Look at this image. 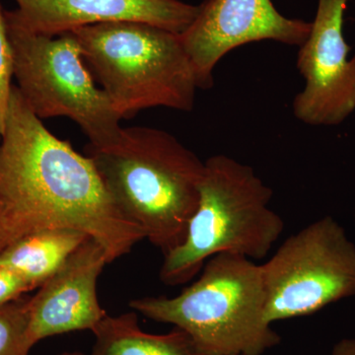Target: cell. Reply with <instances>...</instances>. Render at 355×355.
<instances>
[{"instance_id": "obj_7", "label": "cell", "mask_w": 355, "mask_h": 355, "mask_svg": "<svg viewBox=\"0 0 355 355\" xmlns=\"http://www.w3.org/2000/svg\"><path fill=\"white\" fill-rule=\"evenodd\" d=\"M261 268L270 324L355 295V244L331 216L289 236Z\"/></svg>"}, {"instance_id": "obj_1", "label": "cell", "mask_w": 355, "mask_h": 355, "mask_svg": "<svg viewBox=\"0 0 355 355\" xmlns=\"http://www.w3.org/2000/svg\"><path fill=\"white\" fill-rule=\"evenodd\" d=\"M51 229L84 233L104 248L110 263L146 239L114 202L92 161L44 127L13 85L0 135V253Z\"/></svg>"}, {"instance_id": "obj_3", "label": "cell", "mask_w": 355, "mask_h": 355, "mask_svg": "<svg viewBox=\"0 0 355 355\" xmlns=\"http://www.w3.org/2000/svg\"><path fill=\"white\" fill-rule=\"evenodd\" d=\"M266 301L261 265L222 253L179 295L133 299L130 306L186 331L202 355H263L280 343L266 320Z\"/></svg>"}, {"instance_id": "obj_16", "label": "cell", "mask_w": 355, "mask_h": 355, "mask_svg": "<svg viewBox=\"0 0 355 355\" xmlns=\"http://www.w3.org/2000/svg\"><path fill=\"white\" fill-rule=\"evenodd\" d=\"M31 291V286L17 273L0 266V305L16 300Z\"/></svg>"}, {"instance_id": "obj_8", "label": "cell", "mask_w": 355, "mask_h": 355, "mask_svg": "<svg viewBox=\"0 0 355 355\" xmlns=\"http://www.w3.org/2000/svg\"><path fill=\"white\" fill-rule=\"evenodd\" d=\"M349 0H319L309 36L299 46L305 87L294 98V116L306 125L336 127L355 111V55L343 35Z\"/></svg>"}, {"instance_id": "obj_18", "label": "cell", "mask_w": 355, "mask_h": 355, "mask_svg": "<svg viewBox=\"0 0 355 355\" xmlns=\"http://www.w3.org/2000/svg\"><path fill=\"white\" fill-rule=\"evenodd\" d=\"M60 355H84V354H81V352H64V354H62Z\"/></svg>"}, {"instance_id": "obj_13", "label": "cell", "mask_w": 355, "mask_h": 355, "mask_svg": "<svg viewBox=\"0 0 355 355\" xmlns=\"http://www.w3.org/2000/svg\"><path fill=\"white\" fill-rule=\"evenodd\" d=\"M92 333L91 355H202L186 331L175 328L165 335L146 333L133 312L107 315Z\"/></svg>"}, {"instance_id": "obj_10", "label": "cell", "mask_w": 355, "mask_h": 355, "mask_svg": "<svg viewBox=\"0 0 355 355\" xmlns=\"http://www.w3.org/2000/svg\"><path fill=\"white\" fill-rule=\"evenodd\" d=\"M110 263L104 248L88 237L28 300L32 343L70 331H92L107 316L97 282Z\"/></svg>"}, {"instance_id": "obj_15", "label": "cell", "mask_w": 355, "mask_h": 355, "mask_svg": "<svg viewBox=\"0 0 355 355\" xmlns=\"http://www.w3.org/2000/svg\"><path fill=\"white\" fill-rule=\"evenodd\" d=\"M13 58L4 11L0 4V135L6 127L7 112L14 84Z\"/></svg>"}, {"instance_id": "obj_5", "label": "cell", "mask_w": 355, "mask_h": 355, "mask_svg": "<svg viewBox=\"0 0 355 355\" xmlns=\"http://www.w3.org/2000/svg\"><path fill=\"white\" fill-rule=\"evenodd\" d=\"M70 33L121 120L155 107L193 109L198 77L179 34L137 21Z\"/></svg>"}, {"instance_id": "obj_2", "label": "cell", "mask_w": 355, "mask_h": 355, "mask_svg": "<svg viewBox=\"0 0 355 355\" xmlns=\"http://www.w3.org/2000/svg\"><path fill=\"white\" fill-rule=\"evenodd\" d=\"M86 156L119 209L144 230L162 254L184 241L200 200L205 162L171 133L123 128L121 141Z\"/></svg>"}, {"instance_id": "obj_17", "label": "cell", "mask_w": 355, "mask_h": 355, "mask_svg": "<svg viewBox=\"0 0 355 355\" xmlns=\"http://www.w3.org/2000/svg\"><path fill=\"white\" fill-rule=\"evenodd\" d=\"M331 355H355V338H343L336 343Z\"/></svg>"}, {"instance_id": "obj_9", "label": "cell", "mask_w": 355, "mask_h": 355, "mask_svg": "<svg viewBox=\"0 0 355 355\" xmlns=\"http://www.w3.org/2000/svg\"><path fill=\"white\" fill-rule=\"evenodd\" d=\"M311 26L282 15L272 0H205L180 37L197 74L198 88L209 89L216 64L229 51L265 40L300 46L309 36Z\"/></svg>"}, {"instance_id": "obj_6", "label": "cell", "mask_w": 355, "mask_h": 355, "mask_svg": "<svg viewBox=\"0 0 355 355\" xmlns=\"http://www.w3.org/2000/svg\"><path fill=\"white\" fill-rule=\"evenodd\" d=\"M6 16L13 58V78L26 104L39 119L65 116L76 121L90 146L121 141L123 128L108 96L97 87L80 46L70 32L35 34Z\"/></svg>"}, {"instance_id": "obj_12", "label": "cell", "mask_w": 355, "mask_h": 355, "mask_svg": "<svg viewBox=\"0 0 355 355\" xmlns=\"http://www.w3.org/2000/svg\"><path fill=\"white\" fill-rule=\"evenodd\" d=\"M88 236L70 229L40 231L0 253V266L12 270L31 286L44 284Z\"/></svg>"}, {"instance_id": "obj_11", "label": "cell", "mask_w": 355, "mask_h": 355, "mask_svg": "<svg viewBox=\"0 0 355 355\" xmlns=\"http://www.w3.org/2000/svg\"><path fill=\"white\" fill-rule=\"evenodd\" d=\"M17 9L4 11L9 19L35 34L55 37L85 27L137 21L183 34L200 6L180 0H15Z\"/></svg>"}, {"instance_id": "obj_4", "label": "cell", "mask_w": 355, "mask_h": 355, "mask_svg": "<svg viewBox=\"0 0 355 355\" xmlns=\"http://www.w3.org/2000/svg\"><path fill=\"white\" fill-rule=\"evenodd\" d=\"M272 198V189L253 168L222 154L207 159L186 237L164 256L163 284H187L216 254L266 258L284 228L282 217L270 209Z\"/></svg>"}, {"instance_id": "obj_14", "label": "cell", "mask_w": 355, "mask_h": 355, "mask_svg": "<svg viewBox=\"0 0 355 355\" xmlns=\"http://www.w3.org/2000/svg\"><path fill=\"white\" fill-rule=\"evenodd\" d=\"M29 335L28 300L0 305V355H29L34 347Z\"/></svg>"}]
</instances>
